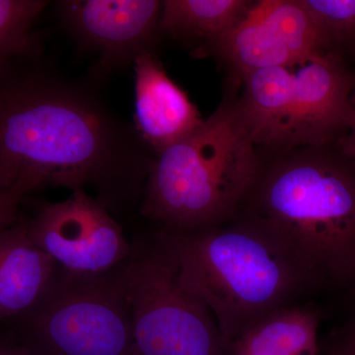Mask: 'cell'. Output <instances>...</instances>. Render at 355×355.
Here are the masks:
<instances>
[{"label": "cell", "instance_id": "obj_1", "mask_svg": "<svg viewBox=\"0 0 355 355\" xmlns=\"http://www.w3.org/2000/svg\"><path fill=\"white\" fill-rule=\"evenodd\" d=\"M154 157L87 79L43 55L0 67V191H83L118 219L139 209Z\"/></svg>", "mask_w": 355, "mask_h": 355}, {"label": "cell", "instance_id": "obj_2", "mask_svg": "<svg viewBox=\"0 0 355 355\" xmlns=\"http://www.w3.org/2000/svg\"><path fill=\"white\" fill-rule=\"evenodd\" d=\"M260 153L238 214L282 248L308 287L355 275V157L340 142Z\"/></svg>", "mask_w": 355, "mask_h": 355}, {"label": "cell", "instance_id": "obj_3", "mask_svg": "<svg viewBox=\"0 0 355 355\" xmlns=\"http://www.w3.org/2000/svg\"><path fill=\"white\" fill-rule=\"evenodd\" d=\"M200 127L154 157L139 210L158 229L195 231L230 220L253 186L260 153L236 104V85Z\"/></svg>", "mask_w": 355, "mask_h": 355}, {"label": "cell", "instance_id": "obj_4", "mask_svg": "<svg viewBox=\"0 0 355 355\" xmlns=\"http://www.w3.org/2000/svg\"><path fill=\"white\" fill-rule=\"evenodd\" d=\"M158 230L180 282L209 307L227 349L257 320L308 288L282 248L241 214L200 230Z\"/></svg>", "mask_w": 355, "mask_h": 355}, {"label": "cell", "instance_id": "obj_5", "mask_svg": "<svg viewBox=\"0 0 355 355\" xmlns=\"http://www.w3.org/2000/svg\"><path fill=\"white\" fill-rule=\"evenodd\" d=\"M233 81L238 112L261 153L338 141L354 119L355 72L335 55L318 53Z\"/></svg>", "mask_w": 355, "mask_h": 355}, {"label": "cell", "instance_id": "obj_6", "mask_svg": "<svg viewBox=\"0 0 355 355\" xmlns=\"http://www.w3.org/2000/svg\"><path fill=\"white\" fill-rule=\"evenodd\" d=\"M127 263L98 273L57 265L43 295L9 334L34 355H137Z\"/></svg>", "mask_w": 355, "mask_h": 355}, {"label": "cell", "instance_id": "obj_7", "mask_svg": "<svg viewBox=\"0 0 355 355\" xmlns=\"http://www.w3.org/2000/svg\"><path fill=\"white\" fill-rule=\"evenodd\" d=\"M127 263L137 355H228L214 315L184 288L164 236H137Z\"/></svg>", "mask_w": 355, "mask_h": 355}, {"label": "cell", "instance_id": "obj_8", "mask_svg": "<svg viewBox=\"0 0 355 355\" xmlns=\"http://www.w3.org/2000/svg\"><path fill=\"white\" fill-rule=\"evenodd\" d=\"M60 25L83 53L95 57L87 80L96 86L132 67L146 53H158L162 1L60 0Z\"/></svg>", "mask_w": 355, "mask_h": 355}, {"label": "cell", "instance_id": "obj_9", "mask_svg": "<svg viewBox=\"0 0 355 355\" xmlns=\"http://www.w3.org/2000/svg\"><path fill=\"white\" fill-rule=\"evenodd\" d=\"M27 230L37 247L70 272H107L132 254V242L118 219L83 191L44 205L27 221Z\"/></svg>", "mask_w": 355, "mask_h": 355}, {"label": "cell", "instance_id": "obj_10", "mask_svg": "<svg viewBox=\"0 0 355 355\" xmlns=\"http://www.w3.org/2000/svg\"><path fill=\"white\" fill-rule=\"evenodd\" d=\"M321 53V40L301 0H261L210 57L238 80L257 70L288 67Z\"/></svg>", "mask_w": 355, "mask_h": 355}, {"label": "cell", "instance_id": "obj_11", "mask_svg": "<svg viewBox=\"0 0 355 355\" xmlns=\"http://www.w3.org/2000/svg\"><path fill=\"white\" fill-rule=\"evenodd\" d=\"M135 114L133 125L154 156L162 153L202 123V114L174 80L158 53H146L132 65Z\"/></svg>", "mask_w": 355, "mask_h": 355}, {"label": "cell", "instance_id": "obj_12", "mask_svg": "<svg viewBox=\"0 0 355 355\" xmlns=\"http://www.w3.org/2000/svg\"><path fill=\"white\" fill-rule=\"evenodd\" d=\"M57 263L33 243L27 221L0 230V322L28 312L43 295Z\"/></svg>", "mask_w": 355, "mask_h": 355}, {"label": "cell", "instance_id": "obj_13", "mask_svg": "<svg viewBox=\"0 0 355 355\" xmlns=\"http://www.w3.org/2000/svg\"><path fill=\"white\" fill-rule=\"evenodd\" d=\"M251 0H166L160 29L193 58H209L224 37L239 24Z\"/></svg>", "mask_w": 355, "mask_h": 355}, {"label": "cell", "instance_id": "obj_14", "mask_svg": "<svg viewBox=\"0 0 355 355\" xmlns=\"http://www.w3.org/2000/svg\"><path fill=\"white\" fill-rule=\"evenodd\" d=\"M319 324L313 308L282 306L248 327L228 355H318Z\"/></svg>", "mask_w": 355, "mask_h": 355}, {"label": "cell", "instance_id": "obj_15", "mask_svg": "<svg viewBox=\"0 0 355 355\" xmlns=\"http://www.w3.org/2000/svg\"><path fill=\"white\" fill-rule=\"evenodd\" d=\"M48 6L46 0H0V67L17 58L43 55L34 26Z\"/></svg>", "mask_w": 355, "mask_h": 355}, {"label": "cell", "instance_id": "obj_16", "mask_svg": "<svg viewBox=\"0 0 355 355\" xmlns=\"http://www.w3.org/2000/svg\"><path fill=\"white\" fill-rule=\"evenodd\" d=\"M321 40L324 53L355 62V0H301Z\"/></svg>", "mask_w": 355, "mask_h": 355}, {"label": "cell", "instance_id": "obj_17", "mask_svg": "<svg viewBox=\"0 0 355 355\" xmlns=\"http://www.w3.org/2000/svg\"><path fill=\"white\" fill-rule=\"evenodd\" d=\"M23 198L12 191H0V230L17 221V209Z\"/></svg>", "mask_w": 355, "mask_h": 355}, {"label": "cell", "instance_id": "obj_18", "mask_svg": "<svg viewBox=\"0 0 355 355\" xmlns=\"http://www.w3.org/2000/svg\"><path fill=\"white\" fill-rule=\"evenodd\" d=\"M329 355H355V331L343 327L336 336Z\"/></svg>", "mask_w": 355, "mask_h": 355}, {"label": "cell", "instance_id": "obj_19", "mask_svg": "<svg viewBox=\"0 0 355 355\" xmlns=\"http://www.w3.org/2000/svg\"><path fill=\"white\" fill-rule=\"evenodd\" d=\"M0 355H34L10 334H0Z\"/></svg>", "mask_w": 355, "mask_h": 355}, {"label": "cell", "instance_id": "obj_20", "mask_svg": "<svg viewBox=\"0 0 355 355\" xmlns=\"http://www.w3.org/2000/svg\"><path fill=\"white\" fill-rule=\"evenodd\" d=\"M338 142H340V146H342L345 153L355 157V112L354 119L352 121V125H350L349 132L343 139L338 140Z\"/></svg>", "mask_w": 355, "mask_h": 355}, {"label": "cell", "instance_id": "obj_21", "mask_svg": "<svg viewBox=\"0 0 355 355\" xmlns=\"http://www.w3.org/2000/svg\"><path fill=\"white\" fill-rule=\"evenodd\" d=\"M345 326L349 327V329H352V331H355V316L354 317V319L350 320L349 323H347Z\"/></svg>", "mask_w": 355, "mask_h": 355}, {"label": "cell", "instance_id": "obj_22", "mask_svg": "<svg viewBox=\"0 0 355 355\" xmlns=\"http://www.w3.org/2000/svg\"><path fill=\"white\" fill-rule=\"evenodd\" d=\"M349 286H350V287H352V293H354V296L355 297V275H354V279H352V282H350Z\"/></svg>", "mask_w": 355, "mask_h": 355}, {"label": "cell", "instance_id": "obj_23", "mask_svg": "<svg viewBox=\"0 0 355 355\" xmlns=\"http://www.w3.org/2000/svg\"><path fill=\"white\" fill-rule=\"evenodd\" d=\"M354 108H355V91H354Z\"/></svg>", "mask_w": 355, "mask_h": 355}, {"label": "cell", "instance_id": "obj_24", "mask_svg": "<svg viewBox=\"0 0 355 355\" xmlns=\"http://www.w3.org/2000/svg\"><path fill=\"white\" fill-rule=\"evenodd\" d=\"M352 69H354V72H355V62H354V64H352Z\"/></svg>", "mask_w": 355, "mask_h": 355}]
</instances>
